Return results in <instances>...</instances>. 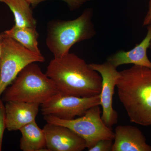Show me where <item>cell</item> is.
<instances>
[{
  "label": "cell",
  "instance_id": "6da1fadb",
  "mask_svg": "<svg viewBox=\"0 0 151 151\" xmlns=\"http://www.w3.org/2000/svg\"><path fill=\"white\" fill-rule=\"evenodd\" d=\"M45 74L64 94L90 97L101 92L102 78L100 73L73 53L54 58L47 65Z\"/></svg>",
  "mask_w": 151,
  "mask_h": 151
},
{
  "label": "cell",
  "instance_id": "7a4b0ae2",
  "mask_svg": "<svg viewBox=\"0 0 151 151\" xmlns=\"http://www.w3.org/2000/svg\"><path fill=\"white\" fill-rule=\"evenodd\" d=\"M116 86L130 122L151 125V68L134 65L120 71Z\"/></svg>",
  "mask_w": 151,
  "mask_h": 151
},
{
  "label": "cell",
  "instance_id": "3957f363",
  "mask_svg": "<svg viewBox=\"0 0 151 151\" xmlns=\"http://www.w3.org/2000/svg\"><path fill=\"white\" fill-rule=\"evenodd\" d=\"M59 92L52 80L32 63L20 72L1 98L4 103L17 101L40 105Z\"/></svg>",
  "mask_w": 151,
  "mask_h": 151
},
{
  "label": "cell",
  "instance_id": "277c9868",
  "mask_svg": "<svg viewBox=\"0 0 151 151\" xmlns=\"http://www.w3.org/2000/svg\"><path fill=\"white\" fill-rule=\"evenodd\" d=\"M93 15V9L87 8L75 19L49 22L46 44L54 58L69 52L76 43L94 37L96 32L92 21Z\"/></svg>",
  "mask_w": 151,
  "mask_h": 151
},
{
  "label": "cell",
  "instance_id": "5b68a950",
  "mask_svg": "<svg viewBox=\"0 0 151 151\" xmlns=\"http://www.w3.org/2000/svg\"><path fill=\"white\" fill-rule=\"evenodd\" d=\"M0 58V98L3 92L26 66L44 62L42 55L34 53L11 38L2 36Z\"/></svg>",
  "mask_w": 151,
  "mask_h": 151
},
{
  "label": "cell",
  "instance_id": "8992f818",
  "mask_svg": "<svg viewBox=\"0 0 151 151\" xmlns=\"http://www.w3.org/2000/svg\"><path fill=\"white\" fill-rule=\"evenodd\" d=\"M99 106L90 108L83 116L76 119L64 120L47 115L44 116V119L47 123L60 125L72 130L84 139L86 148L89 149L100 140H114V132L103 122Z\"/></svg>",
  "mask_w": 151,
  "mask_h": 151
},
{
  "label": "cell",
  "instance_id": "52a82bcc",
  "mask_svg": "<svg viewBox=\"0 0 151 151\" xmlns=\"http://www.w3.org/2000/svg\"><path fill=\"white\" fill-rule=\"evenodd\" d=\"M100 105V94L90 97H80L59 92L41 106L42 114L64 120H71L83 116L90 108Z\"/></svg>",
  "mask_w": 151,
  "mask_h": 151
},
{
  "label": "cell",
  "instance_id": "ba28073f",
  "mask_svg": "<svg viewBox=\"0 0 151 151\" xmlns=\"http://www.w3.org/2000/svg\"><path fill=\"white\" fill-rule=\"evenodd\" d=\"M89 65L92 69L100 73L102 77V88L100 93V105L103 108L101 118L105 125L111 128L118 122V113L113 107V97L120 72L108 61L102 64L92 63Z\"/></svg>",
  "mask_w": 151,
  "mask_h": 151
},
{
  "label": "cell",
  "instance_id": "9c48e42d",
  "mask_svg": "<svg viewBox=\"0 0 151 151\" xmlns=\"http://www.w3.org/2000/svg\"><path fill=\"white\" fill-rule=\"evenodd\" d=\"M43 130L48 151H81L86 148L84 139L67 127L47 123Z\"/></svg>",
  "mask_w": 151,
  "mask_h": 151
},
{
  "label": "cell",
  "instance_id": "30bf717a",
  "mask_svg": "<svg viewBox=\"0 0 151 151\" xmlns=\"http://www.w3.org/2000/svg\"><path fill=\"white\" fill-rule=\"evenodd\" d=\"M40 104L17 101L6 102V129L9 131L19 130L35 121Z\"/></svg>",
  "mask_w": 151,
  "mask_h": 151
},
{
  "label": "cell",
  "instance_id": "8fae6325",
  "mask_svg": "<svg viewBox=\"0 0 151 151\" xmlns=\"http://www.w3.org/2000/svg\"><path fill=\"white\" fill-rule=\"evenodd\" d=\"M112 151H151V146L139 129L131 125L115 129Z\"/></svg>",
  "mask_w": 151,
  "mask_h": 151
},
{
  "label": "cell",
  "instance_id": "7c38bea8",
  "mask_svg": "<svg viewBox=\"0 0 151 151\" xmlns=\"http://www.w3.org/2000/svg\"><path fill=\"white\" fill-rule=\"evenodd\" d=\"M147 32L144 40L129 51L120 50L107 58L117 68L120 65L127 64L144 66L151 68V62L147 55L151 40V24L148 25Z\"/></svg>",
  "mask_w": 151,
  "mask_h": 151
},
{
  "label": "cell",
  "instance_id": "4fadbf2b",
  "mask_svg": "<svg viewBox=\"0 0 151 151\" xmlns=\"http://www.w3.org/2000/svg\"><path fill=\"white\" fill-rule=\"evenodd\" d=\"M19 131L22 134L19 145L22 150L48 151L43 129L38 127L35 120L24 126Z\"/></svg>",
  "mask_w": 151,
  "mask_h": 151
},
{
  "label": "cell",
  "instance_id": "5bb4252c",
  "mask_svg": "<svg viewBox=\"0 0 151 151\" xmlns=\"http://www.w3.org/2000/svg\"><path fill=\"white\" fill-rule=\"evenodd\" d=\"M2 36L13 39L31 51L42 55L38 47L39 34L36 28L29 27H18L14 25L12 28L1 34Z\"/></svg>",
  "mask_w": 151,
  "mask_h": 151
},
{
  "label": "cell",
  "instance_id": "9a60e30c",
  "mask_svg": "<svg viewBox=\"0 0 151 151\" xmlns=\"http://www.w3.org/2000/svg\"><path fill=\"white\" fill-rule=\"evenodd\" d=\"M0 2L8 6L12 12L16 26L36 28L37 22L27 0H0Z\"/></svg>",
  "mask_w": 151,
  "mask_h": 151
},
{
  "label": "cell",
  "instance_id": "2e32d148",
  "mask_svg": "<svg viewBox=\"0 0 151 151\" xmlns=\"http://www.w3.org/2000/svg\"><path fill=\"white\" fill-rule=\"evenodd\" d=\"M47 0H27L30 5L35 8L40 3ZM66 3L71 11H74L82 6L85 3L94 0H60Z\"/></svg>",
  "mask_w": 151,
  "mask_h": 151
},
{
  "label": "cell",
  "instance_id": "e0dca14e",
  "mask_svg": "<svg viewBox=\"0 0 151 151\" xmlns=\"http://www.w3.org/2000/svg\"><path fill=\"white\" fill-rule=\"evenodd\" d=\"M113 140L102 139L97 142L92 147L88 149L89 151H112Z\"/></svg>",
  "mask_w": 151,
  "mask_h": 151
},
{
  "label": "cell",
  "instance_id": "ac0fdd59",
  "mask_svg": "<svg viewBox=\"0 0 151 151\" xmlns=\"http://www.w3.org/2000/svg\"><path fill=\"white\" fill-rule=\"evenodd\" d=\"M6 129L5 108L4 102L0 98V151L2 150L3 137Z\"/></svg>",
  "mask_w": 151,
  "mask_h": 151
},
{
  "label": "cell",
  "instance_id": "d6986e66",
  "mask_svg": "<svg viewBox=\"0 0 151 151\" xmlns=\"http://www.w3.org/2000/svg\"><path fill=\"white\" fill-rule=\"evenodd\" d=\"M151 24V0L149 2L147 12L143 21V26H145Z\"/></svg>",
  "mask_w": 151,
  "mask_h": 151
},
{
  "label": "cell",
  "instance_id": "ffe728a7",
  "mask_svg": "<svg viewBox=\"0 0 151 151\" xmlns=\"http://www.w3.org/2000/svg\"><path fill=\"white\" fill-rule=\"evenodd\" d=\"M2 48L1 43H0V58H1V55Z\"/></svg>",
  "mask_w": 151,
  "mask_h": 151
},
{
  "label": "cell",
  "instance_id": "44dd1931",
  "mask_svg": "<svg viewBox=\"0 0 151 151\" xmlns=\"http://www.w3.org/2000/svg\"><path fill=\"white\" fill-rule=\"evenodd\" d=\"M2 37L1 35L0 34V43H1V40Z\"/></svg>",
  "mask_w": 151,
  "mask_h": 151
},
{
  "label": "cell",
  "instance_id": "7402d4cb",
  "mask_svg": "<svg viewBox=\"0 0 151 151\" xmlns=\"http://www.w3.org/2000/svg\"><path fill=\"white\" fill-rule=\"evenodd\" d=\"M149 48H150V49L151 50V40H150V47H149Z\"/></svg>",
  "mask_w": 151,
  "mask_h": 151
}]
</instances>
